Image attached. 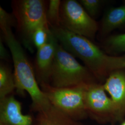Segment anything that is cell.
Segmentation results:
<instances>
[{
	"instance_id": "52a82bcc",
	"label": "cell",
	"mask_w": 125,
	"mask_h": 125,
	"mask_svg": "<svg viewBox=\"0 0 125 125\" xmlns=\"http://www.w3.org/2000/svg\"><path fill=\"white\" fill-rule=\"evenodd\" d=\"M84 103L88 115L98 123L117 122L114 104L107 96L103 84L94 82L86 85Z\"/></svg>"
},
{
	"instance_id": "44dd1931",
	"label": "cell",
	"mask_w": 125,
	"mask_h": 125,
	"mask_svg": "<svg viewBox=\"0 0 125 125\" xmlns=\"http://www.w3.org/2000/svg\"><path fill=\"white\" fill-rule=\"evenodd\" d=\"M121 125H125V121H123Z\"/></svg>"
},
{
	"instance_id": "e0dca14e",
	"label": "cell",
	"mask_w": 125,
	"mask_h": 125,
	"mask_svg": "<svg viewBox=\"0 0 125 125\" xmlns=\"http://www.w3.org/2000/svg\"><path fill=\"white\" fill-rule=\"evenodd\" d=\"M118 69H125V55L113 56L107 55L106 59V70L108 74Z\"/></svg>"
},
{
	"instance_id": "ba28073f",
	"label": "cell",
	"mask_w": 125,
	"mask_h": 125,
	"mask_svg": "<svg viewBox=\"0 0 125 125\" xmlns=\"http://www.w3.org/2000/svg\"><path fill=\"white\" fill-rule=\"evenodd\" d=\"M103 86L114 104L117 122L123 121L125 116V69L110 72Z\"/></svg>"
},
{
	"instance_id": "9a60e30c",
	"label": "cell",
	"mask_w": 125,
	"mask_h": 125,
	"mask_svg": "<svg viewBox=\"0 0 125 125\" xmlns=\"http://www.w3.org/2000/svg\"><path fill=\"white\" fill-rule=\"evenodd\" d=\"M52 34L49 26L39 27L33 34L32 43L37 50L45 45L49 40Z\"/></svg>"
},
{
	"instance_id": "ac0fdd59",
	"label": "cell",
	"mask_w": 125,
	"mask_h": 125,
	"mask_svg": "<svg viewBox=\"0 0 125 125\" xmlns=\"http://www.w3.org/2000/svg\"><path fill=\"white\" fill-rule=\"evenodd\" d=\"M79 2L86 12L94 19L98 13L103 1L100 0H80Z\"/></svg>"
},
{
	"instance_id": "7a4b0ae2",
	"label": "cell",
	"mask_w": 125,
	"mask_h": 125,
	"mask_svg": "<svg viewBox=\"0 0 125 125\" xmlns=\"http://www.w3.org/2000/svg\"><path fill=\"white\" fill-rule=\"evenodd\" d=\"M51 31L59 43L69 52L81 60L95 78L106 79L107 55L85 37L69 31L61 26L51 27Z\"/></svg>"
},
{
	"instance_id": "7c38bea8",
	"label": "cell",
	"mask_w": 125,
	"mask_h": 125,
	"mask_svg": "<svg viewBox=\"0 0 125 125\" xmlns=\"http://www.w3.org/2000/svg\"><path fill=\"white\" fill-rule=\"evenodd\" d=\"M125 25V4L109 9L103 18L101 31L107 34Z\"/></svg>"
},
{
	"instance_id": "277c9868",
	"label": "cell",
	"mask_w": 125,
	"mask_h": 125,
	"mask_svg": "<svg viewBox=\"0 0 125 125\" xmlns=\"http://www.w3.org/2000/svg\"><path fill=\"white\" fill-rule=\"evenodd\" d=\"M12 8L23 45L33 52V33L40 27L49 26L46 18L45 2L43 0H14Z\"/></svg>"
},
{
	"instance_id": "7402d4cb",
	"label": "cell",
	"mask_w": 125,
	"mask_h": 125,
	"mask_svg": "<svg viewBox=\"0 0 125 125\" xmlns=\"http://www.w3.org/2000/svg\"></svg>"
},
{
	"instance_id": "9c48e42d",
	"label": "cell",
	"mask_w": 125,
	"mask_h": 125,
	"mask_svg": "<svg viewBox=\"0 0 125 125\" xmlns=\"http://www.w3.org/2000/svg\"><path fill=\"white\" fill-rule=\"evenodd\" d=\"M0 125H35L36 119L24 115L21 103L11 94L0 99Z\"/></svg>"
},
{
	"instance_id": "2e32d148",
	"label": "cell",
	"mask_w": 125,
	"mask_h": 125,
	"mask_svg": "<svg viewBox=\"0 0 125 125\" xmlns=\"http://www.w3.org/2000/svg\"><path fill=\"white\" fill-rule=\"evenodd\" d=\"M108 51L118 53L125 52V33L109 37L105 42Z\"/></svg>"
},
{
	"instance_id": "6da1fadb",
	"label": "cell",
	"mask_w": 125,
	"mask_h": 125,
	"mask_svg": "<svg viewBox=\"0 0 125 125\" xmlns=\"http://www.w3.org/2000/svg\"><path fill=\"white\" fill-rule=\"evenodd\" d=\"M1 31L13 62L15 89L20 94L26 91L29 94L32 111L39 113L48 110L52 105L39 86L35 73L22 47L13 35L11 28Z\"/></svg>"
},
{
	"instance_id": "5b68a950",
	"label": "cell",
	"mask_w": 125,
	"mask_h": 125,
	"mask_svg": "<svg viewBox=\"0 0 125 125\" xmlns=\"http://www.w3.org/2000/svg\"><path fill=\"white\" fill-rule=\"evenodd\" d=\"M52 105L75 121H80L88 117L84 103L86 84L57 88L48 83L39 84Z\"/></svg>"
},
{
	"instance_id": "8fae6325",
	"label": "cell",
	"mask_w": 125,
	"mask_h": 125,
	"mask_svg": "<svg viewBox=\"0 0 125 125\" xmlns=\"http://www.w3.org/2000/svg\"><path fill=\"white\" fill-rule=\"evenodd\" d=\"M36 125H83L60 111L53 106L44 112L38 113Z\"/></svg>"
},
{
	"instance_id": "ffe728a7",
	"label": "cell",
	"mask_w": 125,
	"mask_h": 125,
	"mask_svg": "<svg viewBox=\"0 0 125 125\" xmlns=\"http://www.w3.org/2000/svg\"><path fill=\"white\" fill-rule=\"evenodd\" d=\"M0 58L1 59L7 60L9 59V55L7 50L6 49L1 40L0 41Z\"/></svg>"
},
{
	"instance_id": "30bf717a",
	"label": "cell",
	"mask_w": 125,
	"mask_h": 125,
	"mask_svg": "<svg viewBox=\"0 0 125 125\" xmlns=\"http://www.w3.org/2000/svg\"><path fill=\"white\" fill-rule=\"evenodd\" d=\"M58 42V40L52 33L47 43L37 50L35 69L36 78L39 84L50 83Z\"/></svg>"
},
{
	"instance_id": "3957f363",
	"label": "cell",
	"mask_w": 125,
	"mask_h": 125,
	"mask_svg": "<svg viewBox=\"0 0 125 125\" xmlns=\"http://www.w3.org/2000/svg\"><path fill=\"white\" fill-rule=\"evenodd\" d=\"M95 79L89 70L78 62L58 41L50 84L57 88L71 87L95 82Z\"/></svg>"
},
{
	"instance_id": "d6986e66",
	"label": "cell",
	"mask_w": 125,
	"mask_h": 125,
	"mask_svg": "<svg viewBox=\"0 0 125 125\" xmlns=\"http://www.w3.org/2000/svg\"><path fill=\"white\" fill-rule=\"evenodd\" d=\"M16 26V20L13 13H9L0 7V27L1 30Z\"/></svg>"
},
{
	"instance_id": "5bb4252c",
	"label": "cell",
	"mask_w": 125,
	"mask_h": 125,
	"mask_svg": "<svg viewBox=\"0 0 125 125\" xmlns=\"http://www.w3.org/2000/svg\"><path fill=\"white\" fill-rule=\"evenodd\" d=\"M62 1L50 0L46 10V18L50 27H58L60 24V9Z\"/></svg>"
},
{
	"instance_id": "4fadbf2b",
	"label": "cell",
	"mask_w": 125,
	"mask_h": 125,
	"mask_svg": "<svg viewBox=\"0 0 125 125\" xmlns=\"http://www.w3.org/2000/svg\"><path fill=\"white\" fill-rule=\"evenodd\" d=\"M16 89L13 73L3 63L0 65V99L12 94Z\"/></svg>"
},
{
	"instance_id": "8992f818",
	"label": "cell",
	"mask_w": 125,
	"mask_h": 125,
	"mask_svg": "<svg viewBox=\"0 0 125 125\" xmlns=\"http://www.w3.org/2000/svg\"><path fill=\"white\" fill-rule=\"evenodd\" d=\"M60 24L68 31L89 40L94 39L98 30V24L94 19L75 0L62 1Z\"/></svg>"
}]
</instances>
